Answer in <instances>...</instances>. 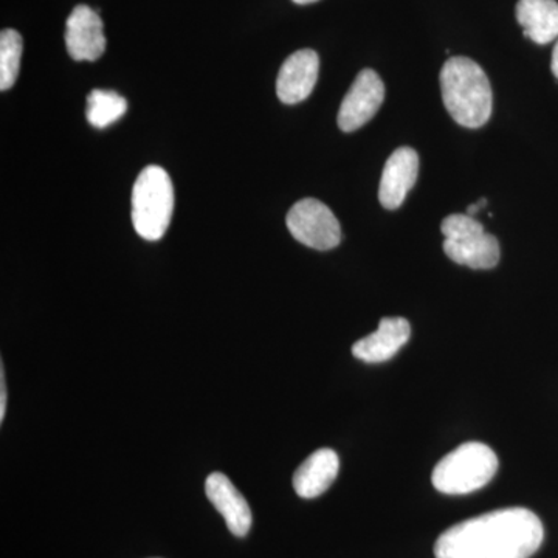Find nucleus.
Wrapping results in <instances>:
<instances>
[{
    "label": "nucleus",
    "instance_id": "1",
    "mask_svg": "<svg viewBox=\"0 0 558 558\" xmlns=\"http://www.w3.org/2000/svg\"><path fill=\"white\" fill-rule=\"evenodd\" d=\"M545 538L542 521L523 508L499 509L454 524L435 545L436 558H529Z\"/></svg>",
    "mask_w": 558,
    "mask_h": 558
},
{
    "label": "nucleus",
    "instance_id": "2",
    "mask_svg": "<svg viewBox=\"0 0 558 558\" xmlns=\"http://www.w3.org/2000/svg\"><path fill=\"white\" fill-rule=\"evenodd\" d=\"M444 105L461 126H484L492 116L494 95L490 81L475 61L465 57L450 58L440 70Z\"/></svg>",
    "mask_w": 558,
    "mask_h": 558
},
{
    "label": "nucleus",
    "instance_id": "3",
    "mask_svg": "<svg viewBox=\"0 0 558 558\" xmlns=\"http://www.w3.org/2000/svg\"><path fill=\"white\" fill-rule=\"evenodd\" d=\"M174 211V186L163 168H145L132 190V222L138 236L159 241L170 227Z\"/></svg>",
    "mask_w": 558,
    "mask_h": 558
},
{
    "label": "nucleus",
    "instance_id": "4",
    "mask_svg": "<svg viewBox=\"0 0 558 558\" xmlns=\"http://www.w3.org/2000/svg\"><path fill=\"white\" fill-rule=\"evenodd\" d=\"M498 458L486 444L468 442L440 459L433 486L440 494L468 495L487 486L497 475Z\"/></svg>",
    "mask_w": 558,
    "mask_h": 558
},
{
    "label": "nucleus",
    "instance_id": "5",
    "mask_svg": "<svg viewBox=\"0 0 558 558\" xmlns=\"http://www.w3.org/2000/svg\"><path fill=\"white\" fill-rule=\"evenodd\" d=\"M288 229L290 234L306 247L332 250L341 242V227L339 219L328 205L317 199H303L296 202L288 213Z\"/></svg>",
    "mask_w": 558,
    "mask_h": 558
},
{
    "label": "nucleus",
    "instance_id": "6",
    "mask_svg": "<svg viewBox=\"0 0 558 558\" xmlns=\"http://www.w3.org/2000/svg\"><path fill=\"white\" fill-rule=\"evenodd\" d=\"M384 100V81L373 69L362 70L341 102L337 119L340 130L354 132L365 126L376 116Z\"/></svg>",
    "mask_w": 558,
    "mask_h": 558
},
{
    "label": "nucleus",
    "instance_id": "7",
    "mask_svg": "<svg viewBox=\"0 0 558 558\" xmlns=\"http://www.w3.org/2000/svg\"><path fill=\"white\" fill-rule=\"evenodd\" d=\"M65 46L75 61H97L106 51L100 14L87 5L75 7L65 28Z\"/></svg>",
    "mask_w": 558,
    "mask_h": 558
},
{
    "label": "nucleus",
    "instance_id": "8",
    "mask_svg": "<svg viewBox=\"0 0 558 558\" xmlns=\"http://www.w3.org/2000/svg\"><path fill=\"white\" fill-rule=\"evenodd\" d=\"M317 51L303 49L290 54L281 65L277 80V94L284 105H296L310 98L318 81Z\"/></svg>",
    "mask_w": 558,
    "mask_h": 558
},
{
    "label": "nucleus",
    "instance_id": "9",
    "mask_svg": "<svg viewBox=\"0 0 558 558\" xmlns=\"http://www.w3.org/2000/svg\"><path fill=\"white\" fill-rule=\"evenodd\" d=\"M418 175V156L410 146H402L385 163L379 186V201L387 209H398L405 202Z\"/></svg>",
    "mask_w": 558,
    "mask_h": 558
},
{
    "label": "nucleus",
    "instance_id": "10",
    "mask_svg": "<svg viewBox=\"0 0 558 558\" xmlns=\"http://www.w3.org/2000/svg\"><path fill=\"white\" fill-rule=\"evenodd\" d=\"M205 490L209 501L226 519L231 534L245 537L252 527V510L233 483L223 473L215 472L208 476Z\"/></svg>",
    "mask_w": 558,
    "mask_h": 558
},
{
    "label": "nucleus",
    "instance_id": "11",
    "mask_svg": "<svg viewBox=\"0 0 558 558\" xmlns=\"http://www.w3.org/2000/svg\"><path fill=\"white\" fill-rule=\"evenodd\" d=\"M411 326L405 318H381L376 332L359 340L352 347V354L366 363H381L395 357L409 343Z\"/></svg>",
    "mask_w": 558,
    "mask_h": 558
},
{
    "label": "nucleus",
    "instance_id": "12",
    "mask_svg": "<svg viewBox=\"0 0 558 558\" xmlns=\"http://www.w3.org/2000/svg\"><path fill=\"white\" fill-rule=\"evenodd\" d=\"M339 470L340 459L336 451L317 450L296 469L293 475V488L301 498H317L332 486Z\"/></svg>",
    "mask_w": 558,
    "mask_h": 558
},
{
    "label": "nucleus",
    "instance_id": "13",
    "mask_svg": "<svg viewBox=\"0 0 558 558\" xmlns=\"http://www.w3.org/2000/svg\"><path fill=\"white\" fill-rule=\"evenodd\" d=\"M517 20L524 36L538 46L558 38V3L556 0H520L517 3Z\"/></svg>",
    "mask_w": 558,
    "mask_h": 558
},
{
    "label": "nucleus",
    "instance_id": "14",
    "mask_svg": "<svg viewBox=\"0 0 558 558\" xmlns=\"http://www.w3.org/2000/svg\"><path fill=\"white\" fill-rule=\"evenodd\" d=\"M444 252L453 263L475 270L494 269L501 256L497 238L486 231L464 241L446 240Z\"/></svg>",
    "mask_w": 558,
    "mask_h": 558
},
{
    "label": "nucleus",
    "instance_id": "15",
    "mask_svg": "<svg viewBox=\"0 0 558 558\" xmlns=\"http://www.w3.org/2000/svg\"><path fill=\"white\" fill-rule=\"evenodd\" d=\"M126 110L128 101L117 92L95 89L87 97V121L97 130H105L116 123Z\"/></svg>",
    "mask_w": 558,
    "mask_h": 558
},
{
    "label": "nucleus",
    "instance_id": "16",
    "mask_svg": "<svg viewBox=\"0 0 558 558\" xmlns=\"http://www.w3.org/2000/svg\"><path fill=\"white\" fill-rule=\"evenodd\" d=\"M22 36L7 28L0 33V90L11 89L20 76L22 58Z\"/></svg>",
    "mask_w": 558,
    "mask_h": 558
},
{
    "label": "nucleus",
    "instance_id": "17",
    "mask_svg": "<svg viewBox=\"0 0 558 558\" xmlns=\"http://www.w3.org/2000/svg\"><path fill=\"white\" fill-rule=\"evenodd\" d=\"M446 240L464 241L484 233L483 223L469 215H450L440 223Z\"/></svg>",
    "mask_w": 558,
    "mask_h": 558
},
{
    "label": "nucleus",
    "instance_id": "18",
    "mask_svg": "<svg viewBox=\"0 0 558 558\" xmlns=\"http://www.w3.org/2000/svg\"><path fill=\"white\" fill-rule=\"evenodd\" d=\"M5 409H7V392H5V373L0 369V421H3L5 417Z\"/></svg>",
    "mask_w": 558,
    "mask_h": 558
},
{
    "label": "nucleus",
    "instance_id": "19",
    "mask_svg": "<svg viewBox=\"0 0 558 558\" xmlns=\"http://www.w3.org/2000/svg\"><path fill=\"white\" fill-rule=\"evenodd\" d=\"M486 205L487 199L486 197H483V199H480L478 202H476V204L470 205V207L468 208V215L472 216V218H475L476 213H480L481 209L486 207Z\"/></svg>",
    "mask_w": 558,
    "mask_h": 558
},
{
    "label": "nucleus",
    "instance_id": "20",
    "mask_svg": "<svg viewBox=\"0 0 558 558\" xmlns=\"http://www.w3.org/2000/svg\"><path fill=\"white\" fill-rule=\"evenodd\" d=\"M550 69H553L554 76L558 80V39L556 47H554L553 51V62H550Z\"/></svg>",
    "mask_w": 558,
    "mask_h": 558
},
{
    "label": "nucleus",
    "instance_id": "21",
    "mask_svg": "<svg viewBox=\"0 0 558 558\" xmlns=\"http://www.w3.org/2000/svg\"><path fill=\"white\" fill-rule=\"evenodd\" d=\"M299 5H310V3L318 2V0H293Z\"/></svg>",
    "mask_w": 558,
    "mask_h": 558
}]
</instances>
